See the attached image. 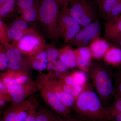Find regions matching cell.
<instances>
[{"label":"cell","instance_id":"33","mask_svg":"<svg viewBox=\"0 0 121 121\" xmlns=\"http://www.w3.org/2000/svg\"><path fill=\"white\" fill-rule=\"evenodd\" d=\"M54 71L57 72L60 75L69 72V68L58 60L54 64Z\"/></svg>","mask_w":121,"mask_h":121},{"label":"cell","instance_id":"11","mask_svg":"<svg viewBox=\"0 0 121 121\" xmlns=\"http://www.w3.org/2000/svg\"><path fill=\"white\" fill-rule=\"evenodd\" d=\"M3 45L8 60V70L25 72L31 75L32 69L28 65L25 56L18 48L12 43Z\"/></svg>","mask_w":121,"mask_h":121},{"label":"cell","instance_id":"8","mask_svg":"<svg viewBox=\"0 0 121 121\" xmlns=\"http://www.w3.org/2000/svg\"><path fill=\"white\" fill-rule=\"evenodd\" d=\"M36 100L31 96L19 104L14 106H8L4 111L0 121H25Z\"/></svg>","mask_w":121,"mask_h":121},{"label":"cell","instance_id":"16","mask_svg":"<svg viewBox=\"0 0 121 121\" xmlns=\"http://www.w3.org/2000/svg\"><path fill=\"white\" fill-rule=\"evenodd\" d=\"M29 66L31 69H34L39 72H43L47 70L48 60L45 50L31 56H25Z\"/></svg>","mask_w":121,"mask_h":121},{"label":"cell","instance_id":"28","mask_svg":"<svg viewBox=\"0 0 121 121\" xmlns=\"http://www.w3.org/2000/svg\"><path fill=\"white\" fill-rule=\"evenodd\" d=\"M87 73L82 70L75 71L71 72L75 83L77 85L83 87L88 80V75Z\"/></svg>","mask_w":121,"mask_h":121},{"label":"cell","instance_id":"37","mask_svg":"<svg viewBox=\"0 0 121 121\" xmlns=\"http://www.w3.org/2000/svg\"><path fill=\"white\" fill-rule=\"evenodd\" d=\"M58 6L60 10L61 9L69 7L70 4L73 0H54Z\"/></svg>","mask_w":121,"mask_h":121},{"label":"cell","instance_id":"22","mask_svg":"<svg viewBox=\"0 0 121 121\" xmlns=\"http://www.w3.org/2000/svg\"><path fill=\"white\" fill-rule=\"evenodd\" d=\"M38 4L29 8L24 10L18 18L28 23H34L37 20Z\"/></svg>","mask_w":121,"mask_h":121},{"label":"cell","instance_id":"2","mask_svg":"<svg viewBox=\"0 0 121 121\" xmlns=\"http://www.w3.org/2000/svg\"><path fill=\"white\" fill-rule=\"evenodd\" d=\"M87 73L95 92L107 109L116 91L112 69L106 64L95 61L91 63Z\"/></svg>","mask_w":121,"mask_h":121},{"label":"cell","instance_id":"13","mask_svg":"<svg viewBox=\"0 0 121 121\" xmlns=\"http://www.w3.org/2000/svg\"><path fill=\"white\" fill-rule=\"evenodd\" d=\"M32 80L29 74L21 71L8 70L0 74V80L7 86L23 84Z\"/></svg>","mask_w":121,"mask_h":121},{"label":"cell","instance_id":"34","mask_svg":"<svg viewBox=\"0 0 121 121\" xmlns=\"http://www.w3.org/2000/svg\"><path fill=\"white\" fill-rule=\"evenodd\" d=\"M39 102L37 100L30 109L29 113L25 121H36L37 110L39 107Z\"/></svg>","mask_w":121,"mask_h":121},{"label":"cell","instance_id":"6","mask_svg":"<svg viewBox=\"0 0 121 121\" xmlns=\"http://www.w3.org/2000/svg\"><path fill=\"white\" fill-rule=\"evenodd\" d=\"M58 27L60 37L66 43L82 29L79 24L70 14L68 7L60 10Z\"/></svg>","mask_w":121,"mask_h":121},{"label":"cell","instance_id":"23","mask_svg":"<svg viewBox=\"0 0 121 121\" xmlns=\"http://www.w3.org/2000/svg\"><path fill=\"white\" fill-rule=\"evenodd\" d=\"M48 60V68L54 67V63L58 60L59 50L53 44H47L45 49Z\"/></svg>","mask_w":121,"mask_h":121},{"label":"cell","instance_id":"29","mask_svg":"<svg viewBox=\"0 0 121 121\" xmlns=\"http://www.w3.org/2000/svg\"><path fill=\"white\" fill-rule=\"evenodd\" d=\"M8 28L7 24L0 19V43L1 45L9 43L11 41L9 36Z\"/></svg>","mask_w":121,"mask_h":121},{"label":"cell","instance_id":"17","mask_svg":"<svg viewBox=\"0 0 121 121\" xmlns=\"http://www.w3.org/2000/svg\"><path fill=\"white\" fill-rule=\"evenodd\" d=\"M110 47L108 41L104 39L97 37L90 43L89 49L92 57L99 60L103 58L104 55Z\"/></svg>","mask_w":121,"mask_h":121},{"label":"cell","instance_id":"26","mask_svg":"<svg viewBox=\"0 0 121 121\" xmlns=\"http://www.w3.org/2000/svg\"><path fill=\"white\" fill-rule=\"evenodd\" d=\"M114 101L107 109L110 118L117 112H121V95L115 91L114 95Z\"/></svg>","mask_w":121,"mask_h":121},{"label":"cell","instance_id":"42","mask_svg":"<svg viewBox=\"0 0 121 121\" xmlns=\"http://www.w3.org/2000/svg\"><path fill=\"white\" fill-rule=\"evenodd\" d=\"M9 0H0V6L4 4Z\"/></svg>","mask_w":121,"mask_h":121},{"label":"cell","instance_id":"14","mask_svg":"<svg viewBox=\"0 0 121 121\" xmlns=\"http://www.w3.org/2000/svg\"><path fill=\"white\" fill-rule=\"evenodd\" d=\"M121 39V15L109 21L105 25L103 39L112 43Z\"/></svg>","mask_w":121,"mask_h":121},{"label":"cell","instance_id":"41","mask_svg":"<svg viewBox=\"0 0 121 121\" xmlns=\"http://www.w3.org/2000/svg\"><path fill=\"white\" fill-rule=\"evenodd\" d=\"M113 46L121 48V39H118L111 43Z\"/></svg>","mask_w":121,"mask_h":121},{"label":"cell","instance_id":"31","mask_svg":"<svg viewBox=\"0 0 121 121\" xmlns=\"http://www.w3.org/2000/svg\"><path fill=\"white\" fill-rule=\"evenodd\" d=\"M8 33L9 37L11 40H13V41H19L25 35L30 34L26 32L14 29L10 27H9Z\"/></svg>","mask_w":121,"mask_h":121},{"label":"cell","instance_id":"20","mask_svg":"<svg viewBox=\"0 0 121 121\" xmlns=\"http://www.w3.org/2000/svg\"><path fill=\"white\" fill-rule=\"evenodd\" d=\"M60 116L44 107L38 108L36 121H58Z\"/></svg>","mask_w":121,"mask_h":121},{"label":"cell","instance_id":"30","mask_svg":"<svg viewBox=\"0 0 121 121\" xmlns=\"http://www.w3.org/2000/svg\"><path fill=\"white\" fill-rule=\"evenodd\" d=\"M8 60L4 45H0V71L2 72L8 70Z\"/></svg>","mask_w":121,"mask_h":121},{"label":"cell","instance_id":"4","mask_svg":"<svg viewBox=\"0 0 121 121\" xmlns=\"http://www.w3.org/2000/svg\"><path fill=\"white\" fill-rule=\"evenodd\" d=\"M45 75L43 72H39L36 79L39 91L44 101L52 110L60 117H72L71 110L61 102L49 86L45 78Z\"/></svg>","mask_w":121,"mask_h":121},{"label":"cell","instance_id":"15","mask_svg":"<svg viewBox=\"0 0 121 121\" xmlns=\"http://www.w3.org/2000/svg\"><path fill=\"white\" fill-rule=\"evenodd\" d=\"M76 56L77 67L83 71L87 73L91 64L92 57L89 48L86 47H79L74 50Z\"/></svg>","mask_w":121,"mask_h":121},{"label":"cell","instance_id":"21","mask_svg":"<svg viewBox=\"0 0 121 121\" xmlns=\"http://www.w3.org/2000/svg\"><path fill=\"white\" fill-rule=\"evenodd\" d=\"M121 0H102L97 3L100 16L106 19L113 7Z\"/></svg>","mask_w":121,"mask_h":121},{"label":"cell","instance_id":"25","mask_svg":"<svg viewBox=\"0 0 121 121\" xmlns=\"http://www.w3.org/2000/svg\"><path fill=\"white\" fill-rule=\"evenodd\" d=\"M28 23L23 20L20 19L17 17V18L13 22L11 26L9 27L22 31L26 32L30 34L37 32L34 28L29 27Z\"/></svg>","mask_w":121,"mask_h":121},{"label":"cell","instance_id":"27","mask_svg":"<svg viewBox=\"0 0 121 121\" xmlns=\"http://www.w3.org/2000/svg\"><path fill=\"white\" fill-rule=\"evenodd\" d=\"M17 11L20 14L24 10L37 4V0H16Z\"/></svg>","mask_w":121,"mask_h":121},{"label":"cell","instance_id":"7","mask_svg":"<svg viewBox=\"0 0 121 121\" xmlns=\"http://www.w3.org/2000/svg\"><path fill=\"white\" fill-rule=\"evenodd\" d=\"M12 43L18 48L25 56H31L45 50L47 43L44 38L38 32L25 35L19 41Z\"/></svg>","mask_w":121,"mask_h":121},{"label":"cell","instance_id":"9","mask_svg":"<svg viewBox=\"0 0 121 121\" xmlns=\"http://www.w3.org/2000/svg\"><path fill=\"white\" fill-rule=\"evenodd\" d=\"M12 101L9 105L14 106L19 104L39 91L36 80L32 79L23 84L7 86Z\"/></svg>","mask_w":121,"mask_h":121},{"label":"cell","instance_id":"5","mask_svg":"<svg viewBox=\"0 0 121 121\" xmlns=\"http://www.w3.org/2000/svg\"><path fill=\"white\" fill-rule=\"evenodd\" d=\"M68 8L70 14L82 29L98 21L95 9L89 0H73Z\"/></svg>","mask_w":121,"mask_h":121},{"label":"cell","instance_id":"38","mask_svg":"<svg viewBox=\"0 0 121 121\" xmlns=\"http://www.w3.org/2000/svg\"><path fill=\"white\" fill-rule=\"evenodd\" d=\"M58 121H83L76 117H60Z\"/></svg>","mask_w":121,"mask_h":121},{"label":"cell","instance_id":"39","mask_svg":"<svg viewBox=\"0 0 121 121\" xmlns=\"http://www.w3.org/2000/svg\"><path fill=\"white\" fill-rule=\"evenodd\" d=\"M0 93H9L7 86L1 80H0Z\"/></svg>","mask_w":121,"mask_h":121},{"label":"cell","instance_id":"19","mask_svg":"<svg viewBox=\"0 0 121 121\" xmlns=\"http://www.w3.org/2000/svg\"><path fill=\"white\" fill-rule=\"evenodd\" d=\"M106 64L117 67L121 64V49L113 46L110 47L103 57Z\"/></svg>","mask_w":121,"mask_h":121},{"label":"cell","instance_id":"10","mask_svg":"<svg viewBox=\"0 0 121 121\" xmlns=\"http://www.w3.org/2000/svg\"><path fill=\"white\" fill-rule=\"evenodd\" d=\"M101 32L100 24L98 21L82 28L68 43L70 47H83L99 37Z\"/></svg>","mask_w":121,"mask_h":121},{"label":"cell","instance_id":"12","mask_svg":"<svg viewBox=\"0 0 121 121\" xmlns=\"http://www.w3.org/2000/svg\"><path fill=\"white\" fill-rule=\"evenodd\" d=\"M45 78L48 84L61 102L70 109L73 110L76 98L71 95L65 92L58 84V79L53 71L48 72L45 74Z\"/></svg>","mask_w":121,"mask_h":121},{"label":"cell","instance_id":"18","mask_svg":"<svg viewBox=\"0 0 121 121\" xmlns=\"http://www.w3.org/2000/svg\"><path fill=\"white\" fill-rule=\"evenodd\" d=\"M58 60L69 69H73L77 67L74 51L69 45L59 50Z\"/></svg>","mask_w":121,"mask_h":121},{"label":"cell","instance_id":"43","mask_svg":"<svg viewBox=\"0 0 121 121\" xmlns=\"http://www.w3.org/2000/svg\"><path fill=\"white\" fill-rule=\"evenodd\" d=\"M102 0H96V2H97V3H98V2H100V1Z\"/></svg>","mask_w":121,"mask_h":121},{"label":"cell","instance_id":"1","mask_svg":"<svg viewBox=\"0 0 121 121\" xmlns=\"http://www.w3.org/2000/svg\"><path fill=\"white\" fill-rule=\"evenodd\" d=\"M73 110L76 117L83 121H110L107 109L89 78L76 98Z\"/></svg>","mask_w":121,"mask_h":121},{"label":"cell","instance_id":"24","mask_svg":"<svg viewBox=\"0 0 121 121\" xmlns=\"http://www.w3.org/2000/svg\"><path fill=\"white\" fill-rule=\"evenodd\" d=\"M17 10L16 0H9L0 6V19L7 18Z\"/></svg>","mask_w":121,"mask_h":121},{"label":"cell","instance_id":"3","mask_svg":"<svg viewBox=\"0 0 121 121\" xmlns=\"http://www.w3.org/2000/svg\"><path fill=\"white\" fill-rule=\"evenodd\" d=\"M38 15L41 31L48 39L56 41L60 36L58 27L60 9L54 0H37Z\"/></svg>","mask_w":121,"mask_h":121},{"label":"cell","instance_id":"44","mask_svg":"<svg viewBox=\"0 0 121 121\" xmlns=\"http://www.w3.org/2000/svg\"><path fill=\"white\" fill-rule=\"evenodd\" d=\"M118 70L119 71L121 72V68H119V69H118Z\"/></svg>","mask_w":121,"mask_h":121},{"label":"cell","instance_id":"35","mask_svg":"<svg viewBox=\"0 0 121 121\" xmlns=\"http://www.w3.org/2000/svg\"><path fill=\"white\" fill-rule=\"evenodd\" d=\"M114 82L115 85L116 92L121 95V72L118 70L114 73Z\"/></svg>","mask_w":121,"mask_h":121},{"label":"cell","instance_id":"40","mask_svg":"<svg viewBox=\"0 0 121 121\" xmlns=\"http://www.w3.org/2000/svg\"><path fill=\"white\" fill-rule=\"evenodd\" d=\"M110 121H121V112H117L110 118Z\"/></svg>","mask_w":121,"mask_h":121},{"label":"cell","instance_id":"36","mask_svg":"<svg viewBox=\"0 0 121 121\" xmlns=\"http://www.w3.org/2000/svg\"><path fill=\"white\" fill-rule=\"evenodd\" d=\"M12 101V98L9 93H0V110L6 105L8 103H11Z\"/></svg>","mask_w":121,"mask_h":121},{"label":"cell","instance_id":"32","mask_svg":"<svg viewBox=\"0 0 121 121\" xmlns=\"http://www.w3.org/2000/svg\"><path fill=\"white\" fill-rule=\"evenodd\" d=\"M121 0L113 7L107 17V21L114 19L121 15Z\"/></svg>","mask_w":121,"mask_h":121}]
</instances>
